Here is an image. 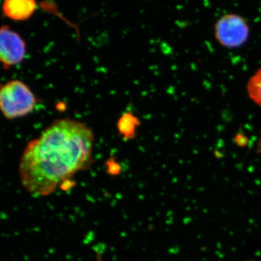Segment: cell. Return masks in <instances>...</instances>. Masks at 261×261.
<instances>
[{
  "label": "cell",
  "instance_id": "6da1fadb",
  "mask_svg": "<svg viewBox=\"0 0 261 261\" xmlns=\"http://www.w3.org/2000/svg\"><path fill=\"white\" fill-rule=\"evenodd\" d=\"M94 137L87 125L71 118L56 120L25 146L18 173L23 188L44 197L88 167Z\"/></svg>",
  "mask_w": 261,
  "mask_h": 261
},
{
  "label": "cell",
  "instance_id": "52a82bcc",
  "mask_svg": "<svg viewBox=\"0 0 261 261\" xmlns=\"http://www.w3.org/2000/svg\"><path fill=\"white\" fill-rule=\"evenodd\" d=\"M135 117L128 113L121 117L118 123V129L120 130V133L128 138L132 137L135 130Z\"/></svg>",
  "mask_w": 261,
  "mask_h": 261
},
{
  "label": "cell",
  "instance_id": "8992f818",
  "mask_svg": "<svg viewBox=\"0 0 261 261\" xmlns=\"http://www.w3.org/2000/svg\"><path fill=\"white\" fill-rule=\"evenodd\" d=\"M247 92L252 100L261 107V68L249 80Z\"/></svg>",
  "mask_w": 261,
  "mask_h": 261
},
{
  "label": "cell",
  "instance_id": "3957f363",
  "mask_svg": "<svg viewBox=\"0 0 261 261\" xmlns=\"http://www.w3.org/2000/svg\"><path fill=\"white\" fill-rule=\"evenodd\" d=\"M249 34L248 24L239 15H225L215 25V37L225 47H241L247 42Z\"/></svg>",
  "mask_w": 261,
  "mask_h": 261
},
{
  "label": "cell",
  "instance_id": "5b68a950",
  "mask_svg": "<svg viewBox=\"0 0 261 261\" xmlns=\"http://www.w3.org/2000/svg\"><path fill=\"white\" fill-rule=\"evenodd\" d=\"M37 9L36 0H4L3 13L5 17L14 21L28 20Z\"/></svg>",
  "mask_w": 261,
  "mask_h": 261
},
{
  "label": "cell",
  "instance_id": "7a4b0ae2",
  "mask_svg": "<svg viewBox=\"0 0 261 261\" xmlns=\"http://www.w3.org/2000/svg\"><path fill=\"white\" fill-rule=\"evenodd\" d=\"M37 104L35 94L23 81L13 80L0 84V112L6 119L29 116Z\"/></svg>",
  "mask_w": 261,
  "mask_h": 261
},
{
  "label": "cell",
  "instance_id": "277c9868",
  "mask_svg": "<svg viewBox=\"0 0 261 261\" xmlns=\"http://www.w3.org/2000/svg\"><path fill=\"white\" fill-rule=\"evenodd\" d=\"M27 53V43L18 33L8 25L0 27V64L5 70L23 63Z\"/></svg>",
  "mask_w": 261,
  "mask_h": 261
}]
</instances>
